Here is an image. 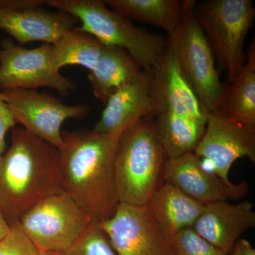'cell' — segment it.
<instances>
[{"label":"cell","mask_w":255,"mask_h":255,"mask_svg":"<svg viewBox=\"0 0 255 255\" xmlns=\"http://www.w3.org/2000/svg\"><path fill=\"white\" fill-rule=\"evenodd\" d=\"M194 153L205 159L212 172L227 184L238 159L248 157L255 162V129L223 115L219 111L207 115L205 131Z\"/></svg>","instance_id":"11"},{"label":"cell","mask_w":255,"mask_h":255,"mask_svg":"<svg viewBox=\"0 0 255 255\" xmlns=\"http://www.w3.org/2000/svg\"><path fill=\"white\" fill-rule=\"evenodd\" d=\"M51 45L34 48L18 46L10 38L0 43V89L2 91L34 90L46 87L66 97L76 85L53 67Z\"/></svg>","instance_id":"8"},{"label":"cell","mask_w":255,"mask_h":255,"mask_svg":"<svg viewBox=\"0 0 255 255\" xmlns=\"http://www.w3.org/2000/svg\"><path fill=\"white\" fill-rule=\"evenodd\" d=\"M46 4L76 18L80 29L105 46L126 50L142 70L155 68L167 48L162 37L137 27L102 0H47Z\"/></svg>","instance_id":"4"},{"label":"cell","mask_w":255,"mask_h":255,"mask_svg":"<svg viewBox=\"0 0 255 255\" xmlns=\"http://www.w3.org/2000/svg\"><path fill=\"white\" fill-rule=\"evenodd\" d=\"M93 131L122 133L138 121L155 117L159 107L152 92L151 70L141 73L110 96Z\"/></svg>","instance_id":"13"},{"label":"cell","mask_w":255,"mask_h":255,"mask_svg":"<svg viewBox=\"0 0 255 255\" xmlns=\"http://www.w3.org/2000/svg\"><path fill=\"white\" fill-rule=\"evenodd\" d=\"M41 255H59L58 253H51V252L41 251Z\"/></svg>","instance_id":"30"},{"label":"cell","mask_w":255,"mask_h":255,"mask_svg":"<svg viewBox=\"0 0 255 255\" xmlns=\"http://www.w3.org/2000/svg\"><path fill=\"white\" fill-rule=\"evenodd\" d=\"M16 124L14 116L5 101L4 94L0 92V157L4 153L6 132L15 127Z\"/></svg>","instance_id":"26"},{"label":"cell","mask_w":255,"mask_h":255,"mask_svg":"<svg viewBox=\"0 0 255 255\" xmlns=\"http://www.w3.org/2000/svg\"><path fill=\"white\" fill-rule=\"evenodd\" d=\"M43 0H0V9H18L46 4Z\"/></svg>","instance_id":"27"},{"label":"cell","mask_w":255,"mask_h":255,"mask_svg":"<svg viewBox=\"0 0 255 255\" xmlns=\"http://www.w3.org/2000/svg\"><path fill=\"white\" fill-rule=\"evenodd\" d=\"M1 92L16 123L58 149L63 145L64 122L69 119L83 118L90 112L88 105H65L57 97L34 90Z\"/></svg>","instance_id":"9"},{"label":"cell","mask_w":255,"mask_h":255,"mask_svg":"<svg viewBox=\"0 0 255 255\" xmlns=\"http://www.w3.org/2000/svg\"><path fill=\"white\" fill-rule=\"evenodd\" d=\"M142 70L126 50L105 45L98 61L90 70L88 80L94 96L106 104L112 94L138 76Z\"/></svg>","instance_id":"18"},{"label":"cell","mask_w":255,"mask_h":255,"mask_svg":"<svg viewBox=\"0 0 255 255\" xmlns=\"http://www.w3.org/2000/svg\"><path fill=\"white\" fill-rule=\"evenodd\" d=\"M78 22L76 18L65 11L51 12L41 6L0 9V29L21 44L33 41L55 44Z\"/></svg>","instance_id":"16"},{"label":"cell","mask_w":255,"mask_h":255,"mask_svg":"<svg viewBox=\"0 0 255 255\" xmlns=\"http://www.w3.org/2000/svg\"><path fill=\"white\" fill-rule=\"evenodd\" d=\"M219 112L255 129V43L252 42L246 62L231 86L226 89Z\"/></svg>","instance_id":"20"},{"label":"cell","mask_w":255,"mask_h":255,"mask_svg":"<svg viewBox=\"0 0 255 255\" xmlns=\"http://www.w3.org/2000/svg\"><path fill=\"white\" fill-rule=\"evenodd\" d=\"M111 9L130 21L149 23L168 35L179 26L195 1L179 0H105Z\"/></svg>","instance_id":"19"},{"label":"cell","mask_w":255,"mask_h":255,"mask_svg":"<svg viewBox=\"0 0 255 255\" xmlns=\"http://www.w3.org/2000/svg\"><path fill=\"white\" fill-rule=\"evenodd\" d=\"M165 158L151 117L132 124L122 133L115 159L119 203L147 206L157 188Z\"/></svg>","instance_id":"3"},{"label":"cell","mask_w":255,"mask_h":255,"mask_svg":"<svg viewBox=\"0 0 255 255\" xmlns=\"http://www.w3.org/2000/svg\"><path fill=\"white\" fill-rule=\"evenodd\" d=\"M10 226L9 232L0 240V255H41V251L25 234L18 221Z\"/></svg>","instance_id":"25"},{"label":"cell","mask_w":255,"mask_h":255,"mask_svg":"<svg viewBox=\"0 0 255 255\" xmlns=\"http://www.w3.org/2000/svg\"><path fill=\"white\" fill-rule=\"evenodd\" d=\"M151 73L152 92L159 112L172 111L206 125L208 114L183 74L168 44Z\"/></svg>","instance_id":"14"},{"label":"cell","mask_w":255,"mask_h":255,"mask_svg":"<svg viewBox=\"0 0 255 255\" xmlns=\"http://www.w3.org/2000/svg\"><path fill=\"white\" fill-rule=\"evenodd\" d=\"M156 117V130L166 159L194 152L206 125L172 111H160Z\"/></svg>","instance_id":"21"},{"label":"cell","mask_w":255,"mask_h":255,"mask_svg":"<svg viewBox=\"0 0 255 255\" xmlns=\"http://www.w3.org/2000/svg\"><path fill=\"white\" fill-rule=\"evenodd\" d=\"M162 173L166 183L172 184L201 204L238 201L246 195V182L227 184L204 167L194 152L166 159Z\"/></svg>","instance_id":"12"},{"label":"cell","mask_w":255,"mask_h":255,"mask_svg":"<svg viewBox=\"0 0 255 255\" xmlns=\"http://www.w3.org/2000/svg\"><path fill=\"white\" fill-rule=\"evenodd\" d=\"M195 6L187 11L175 31L169 35L167 44L208 114L219 110L226 88L215 64L214 52L194 14Z\"/></svg>","instance_id":"6"},{"label":"cell","mask_w":255,"mask_h":255,"mask_svg":"<svg viewBox=\"0 0 255 255\" xmlns=\"http://www.w3.org/2000/svg\"><path fill=\"white\" fill-rule=\"evenodd\" d=\"M255 226V212L251 201L233 204L223 201L206 204L192 228L230 255L242 235Z\"/></svg>","instance_id":"15"},{"label":"cell","mask_w":255,"mask_h":255,"mask_svg":"<svg viewBox=\"0 0 255 255\" xmlns=\"http://www.w3.org/2000/svg\"><path fill=\"white\" fill-rule=\"evenodd\" d=\"M18 223L40 251L60 253L68 249L94 222L62 191L28 210Z\"/></svg>","instance_id":"7"},{"label":"cell","mask_w":255,"mask_h":255,"mask_svg":"<svg viewBox=\"0 0 255 255\" xmlns=\"http://www.w3.org/2000/svg\"><path fill=\"white\" fill-rule=\"evenodd\" d=\"M104 46L95 36L75 26L51 45L52 64L58 70L68 65L91 70L98 61Z\"/></svg>","instance_id":"22"},{"label":"cell","mask_w":255,"mask_h":255,"mask_svg":"<svg viewBox=\"0 0 255 255\" xmlns=\"http://www.w3.org/2000/svg\"><path fill=\"white\" fill-rule=\"evenodd\" d=\"M169 244L172 255H229L201 237L192 228L174 235Z\"/></svg>","instance_id":"24"},{"label":"cell","mask_w":255,"mask_h":255,"mask_svg":"<svg viewBox=\"0 0 255 255\" xmlns=\"http://www.w3.org/2000/svg\"><path fill=\"white\" fill-rule=\"evenodd\" d=\"M194 14L220 63L233 81L246 62L244 45L255 17L251 0H211Z\"/></svg>","instance_id":"5"},{"label":"cell","mask_w":255,"mask_h":255,"mask_svg":"<svg viewBox=\"0 0 255 255\" xmlns=\"http://www.w3.org/2000/svg\"><path fill=\"white\" fill-rule=\"evenodd\" d=\"M230 255H255V250L251 243L246 239H239Z\"/></svg>","instance_id":"28"},{"label":"cell","mask_w":255,"mask_h":255,"mask_svg":"<svg viewBox=\"0 0 255 255\" xmlns=\"http://www.w3.org/2000/svg\"><path fill=\"white\" fill-rule=\"evenodd\" d=\"M10 224L3 214L2 210L0 206V240L4 237L10 230Z\"/></svg>","instance_id":"29"},{"label":"cell","mask_w":255,"mask_h":255,"mask_svg":"<svg viewBox=\"0 0 255 255\" xmlns=\"http://www.w3.org/2000/svg\"><path fill=\"white\" fill-rule=\"evenodd\" d=\"M58 255H117L108 238L95 223H92L68 249Z\"/></svg>","instance_id":"23"},{"label":"cell","mask_w":255,"mask_h":255,"mask_svg":"<svg viewBox=\"0 0 255 255\" xmlns=\"http://www.w3.org/2000/svg\"><path fill=\"white\" fill-rule=\"evenodd\" d=\"M122 133L62 132L58 151L63 190L94 223L112 217L119 204L114 159Z\"/></svg>","instance_id":"1"},{"label":"cell","mask_w":255,"mask_h":255,"mask_svg":"<svg viewBox=\"0 0 255 255\" xmlns=\"http://www.w3.org/2000/svg\"><path fill=\"white\" fill-rule=\"evenodd\" d=\"M62 191L58 148L23 127L13 128L11 145L0 157V206L8 223Z\"/></svg>","instance_id":"2"},{"label":"cell","mask_w":255,"mask_h":255,"mask_svg":"<svg viewBox=\"0 0 255 255\" xmlns=\"http://www.w3.org/2000/svg\"><path fill=\"white\" fill-rule=\"evenodd\" d=\"M98 225L117 255H172L147 206L119 203L113 216Z\"/></svg>","instance_id":"10"},{"label":"cell","mask_w":255,"mask_h":255,"mask_svg":"<svg viewBox=\"0 0 255 255\" xmlns=\"http://www.w3.org/2000/svg\"><path fill=\"white\" fill-rule=\"evenodd\" d=\"M147 206L169 241L183 230L193 228L205 206L168 183L157 188Z\"/></svg>","instance_id":"17"}]
</instances>
